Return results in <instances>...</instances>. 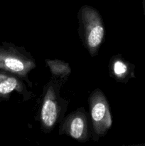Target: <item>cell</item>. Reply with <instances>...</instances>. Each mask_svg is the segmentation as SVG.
<instances>
[{"label": "cell", "instance_id": "obj_1", "mask_svg": "<svg viewBox=\"0 0 145 146\" xmlns=\"http://www.w3.org/2000/svg\"><path fill=\"white\" fill-rule=\"evenodd\" d=\"M63 83L59 78L51 77L44 87L37 118L45 133H51L65 117L68 101L62 98L60 94Z\"/></svg>", "mask_w": 145, "mask_h": 146}, {"label": "cell", "instance_id": "obj_2", "mask_svg": "<svg viewBox=\"0 0 145 146\" xmlns=\"http://www.w3.org/2000/svg\"><path fill=\"white\" fill-rule=\"evenodd\" d=\"M78 35L92 57L95 56L104 41L105 29L102 16L94 7L83 5L78 12Z\"/></svg>", "mask_w": 145, "mask_h": 146}, {"label": "cell", "instance_id": "obj_3", "mask_svg": "<svg viewBox=\"0 0 145 146\" xmlns=\"http://www.w3.org/2000/svg\"><path fill=\"white\" fill-rule=\"evenodd\" d=\"M36 66L34 58L24 47L12 43H0V70L16 76L32 88L28 74Z\"/></svg>", "mask_w": 145, "mask_h": 146}, {"label": "cell", "instance_id": "obj_4", "mask_svg": "<svg viewBox=\"0 0 145 146\" xmlns=\"http://www.w3.org/2000/svg\"><path fill=\"white\" fill-rule=\"evenodd\" d=\"M89 116L90 118V138L98 141L105 136L112 125L107 98L100 88L94 90L88 98Z\"/></svg>", "mask_w": 145, "mask_h": 146}, {"label": "cell", "instance_id": "obj_5", "mask_svg": "<svg viewBox=\"0 0 145 146\" xmlns=\"http://www.w3.org/2000/svg\"><path fill=\"white\" fill-rule=\"evenodd\" d=\"M59 124V135H65L80 143H85L90 138L89 113L83 107L64 117Z\"/></svg>", "mask_w": 145, "mask_h": 146}, {"label": "cell", "instance_id": "obj_6", "mask_svg": "<svg viewBox=\"0 0 145 146\" xmlns=\"http://www.w3.org/2000/svg\"><path fill=\"white\" fill-rule=\"evenodd\" d=\"M25 84V81L16 76L0 70V102L9 101L13 92L21 96L24 101L31 99L34 94L28 91Z\"/></svg>", "mask_w": 145, "mask_h": 146}, {"label": "cell", "instance_id": "obj_7", "mask_svg": "<svg viewBox=\"0 0 145 146\" xmlns=\"http://www.w3.org/2000/svg\"><path fill=\"white\" fill-rule=\"evenodd\" d=\"M108 70L109 76L117 83L127 84L130 78L134 77V66L120 54H116L110 58Z\"/></svg>", "mask_w": 145, "mask_h": 146}, {"label": "cell", "instance_id": "obj_8", "mask_svg": "<svg viewBox=\"0 0 145 146\" xmlns=\"http://www.w3.org/2000/svg\"><path fill=\"white\" fill-rule=\"evenodd\" d=\"M45 62L49 68L51 77L59 78L64 82L72 73L69 64L62 60L45 59Z\"/></svg>", "mask_w": 145, "mask_h": 146}, {"label": "cell", "instance_id": "obj_9", "mask_svg": "<svg viewBox=\"0 0 145 146\" xmlns=\"http://www.w3.org/2000/svg\"><path fill=\"white\" fill-rule=\"evenodd\" d=\"M143 7H144V12H145V0H143Z\"/></svg>", "mask_w": 145, "mask_h": 146}]
</instances>
